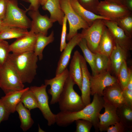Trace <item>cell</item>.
<instances>
[{
    "mask_svg": "<svg viewBox=\"0 0 132 132\" xmlns=\"http://www.w3.org/2000/svg\"><path fill=\"white\" fill-rule=\"evenodd\" d=\"M38 59L33 51L10 53L8 58L23 84L30 83L34 79L37 74Z\"/></svg>",
    "mask_w": 132,
    "mask_h": 132,
    "instance_id": "1",
    "label": "cell"
},
{
    "mask_svg": "<svg viewBox=\"0 0 132 132\" xmlns=\"http://www.w3.org/2000/svg\"><path fill=\"white\" fill-rule=\"evenodd\" d=\"M75 84L74 82L69 76L66 81L58 102L61 111H76L82 109L85 106L81 96L74 89Z\"/></svg>",
    "mask_w": 132,
    "mask_h": 132,
    "instance_id": "2",
    "label": "cell"
},
{
    "mask_svg": "<svg viewBox=\"0 0 132 132\" xmlns=\"http://www.w3.org/2000/svg\"><path fill=\"white\" fill-rule=\"evenodd\" d=\"M23 84L8 59L0 67V88L6 94L23 89L24 88Z\"/></svg>",
    "mask_w": 132,
    "mask_h": 132,
    "instance_id": "3",
    "label": "cell"
},
{
    "mask_svg": "<svg viewBox=\"0 0 132 132\" xmlns=\"http://www.w3.org/2000/svg\"><path fill=\"white\" fill-rule=\"evenodd\" d=\"M26 12L19 7L17 0H9L2 21L8 26L27 29L30 27L31 21L26 16Z\"/></svg>",
    "mask_w": 132,
    "mask_h": 132,
    "instance_id": "4",
    "label": "cell"
},
{
    "mask_svg": "<svg viewBox=\"0 0 132 132\" xmlns=\"http://www.w3.org/2000/svg\"><path fill=\"white\" fill-rule=\"evenodd\" d=\"M60 2L61 9L69 23V32L66 36V40L69 41L78 33V30L87 28L89 26L74 10L69 0H60Z\"/></svg>",
    "mask_w": 132,
    "mask_h": 132,
    "instance_id": "5",
    "label": "cell"
},
{
    "mask_svg": "<svg viewBox=\"0 0 132 132\" xmlns=\"http://www.w3.org/2000/svg\"><path fill=\"white\" fill-rule=\"evenodd\" d=\"M103 20H96L88 28L83 29L81 33L88 48L94 53L97 52L99 45L106 27Z\"/></svg>",
    "mask_w": 132,
    "mask_h": 132,
    "instance_id": "6",
    "label": "cell"
},
{
    "mask_svg": "<svg viewBox=\"0 0 132 132\" xmlns=\"http://www.w3.org/2000/svg\"><path fill=\"white\" fill-rule=\"evenodd\" d=\"M47 86L42 84L40 86H32L29 88L36 97L38 108L47 121L48 125L50 126L55 123V114L52 112L49 107V97L46 91Z\"/></svg>",
    "mask_w": 132,
    "mask_h": 132,
    "instance_id": "7",
    "label": "cell"
},
{
    "mask_svg": "<svg viewBox=\"0 0 132 132\" xmlns=\"http://www.w3.org/2000/svg\"><path fill=\"white\" fill-rule=\"evenodd\" d=\"M97 11L98 14L114 21L132 13L123 5L105 0L99 2Z\"/></svg>",
    "mask_w": 132,
    "mask_h": 132,
    "instance_id": "8",
    "label": "cell"
},
{
    "mask_svg": "<svg viewBox=\"0 0 132 132\" xmlns=\"http://www.w3.org/2000/svg\"><path fill=\"white\" fill-rule=\"evenodd\" d=\"M90 81L91 95L97 94L102 96L106 88L118 82L117 78L109 71L91 75Z\"/></svg>",
    "mask_w": 132,
    "mask_h": 132,
    "instance_id": "9",
    "label": "cell"
},
{
    "mask_svg": "<svg viewBox=\"0 0 132 132\" xmlns=\"http://www.w3.org/2000/svg\"><path fill=\"white\" fill-rule=\"evenodd\" d=\"M69 76V71L66 68L60 74L55 75L54 77L44 80V84L47 86H50L48 92L52 97L50 102L51 104L58 102L66 81Z\"/></svg>",
    "mask_w": 132,
    "mask_h": 132,
    "instance_id": "10",
    "label": "cell"
},
{
    "mask_svg": "<svg viewBox=\"0 0 132 132\" xmlns=\"http://www.w3.org/2000/svg\"><path fill=\"white\" fill-rule=\"evenodd\" d=\"M28 14L31 18V25L30 31L36 34L39 33L47 35L48 30L55 22L47 15H43L37 10H30Z\"/></svg>",
    "mask_w": 132,
    "mask_h": 132,
    "instance_id": "11",
    "label": "cell"
},
{
    "mask_svg": "<svg viewBox=\"0 0 132 132\" xmlns=\"http://www.w3.org/2000/svg\"><path fill=\"white\" fill-rule=\"evenodd\" d=\"M103 20L105 25L113 37L115 43L128 51L132 50V38L127 35L115 22L110 20Z\"/></svg>",
    "mask_w": 132,
    "mask_h": 132,
    "instance_id": "12",
    "label": "cell"
},
{
    "mask_svg": "<svg viewBox=\"0 0 132 132\" xmlns=\"http://www.w3.org/2000/svg\"><path fill=\"white\" fill-rule=\"evenodd\" d=\"M36 34L30 31L26 35L17 39L10 44V52L19 54L33 51Z\"/></svg>",
    "mask_w": 132,
    "mask_h": 132,
    "instance_id": "13",
    "label": "cell"
},
{
    "mask_svg": "<svg viewBox=\"0 0 132 132\" xmlns=\"http://www.w3.org/2000/svg\"><path fill=\"white\" fill-rule=\"evenodd\" d=\"M82 38L81 33H77L67 43L66 47L62 52L58 62L55 75L60 74L67 68L73 49L78 45Z\"/></svg>",
    "mask_w": 132,
    "mask_h": 132,
    "instance_id": "14",
    "label": "cell"
},
{
    "mask_svg": "<svg viewBox=\"0 0 132 132\" xmlns=\"http://www.w3.org/2000/svg\"><path fill=\"white\" fill-rule=\"evenodd\" d=\"M104 112L100 113L99 116L98 129L100 132L106 131L109 126L119 121L116 107L104 101Z\"/></svg>",
    "mask_w": 132,
    "mask_h": 132,
    "instance_id": "15",
    "label": "cell"
},
{
    "mask_svg": "<svg viewBox=\"0 0 132 132\" xmlns=\"http://www.w3.org/2000/svg\"><path fill=\"white\" fill-rule=\"evenodd\" d=\"M102 97L104 101L117 108L126 104L123 89L118 82L106 88L103 91Z\"/></svg>",
    "mask_w": 132,
    "mask_h": 132,
    "instance_id": "16",
    "label": "cell"
},
{
    "mask_svg": "<svg viewBox=\"0 0 132 132\" xmlns=\"http://www.w3.org/2000/svg\"><path fill=\"white\" fill-rule=\"evenodd\" d=\"M80 63L82 72V81L81 98L82 101L86 106L91 103L90 77L89 73L85 61L81 55Z\"/></svg>",
    "mask_w": 132,
    "mask_h": 132,
    "instance_id": "17",
    "label": "cell"
},
{
    "mask_svg": "<svg viewBox=\"0 0 132 132\" xmlns=\"http://www.w3.org/2000/svg\"><path fill=\"white\" fill-rule=\"evenodd\" d=\"M81 55L77 50L75 51L69 67V76L77 85L80 90L81 88L82 72L80 63Z\"/></svg>",
    "mask_w": 132,
    "mask_h": 132,
    "instance_id": "18",
    "label": "cell"
},
{
    "mask_svg": "<svg viewBox=\"0 0 132 132\" xmlns=\"http://www.w3.org/2000/svg\"><path fill=\"white\" fill-rule=\"evenodd\" d=\"M128 52L116 43L110 56L111 69L117 78L120 67L124 61L126 60Z\"/></svg>",
    "mask_w": 132,
    "mask_h": 132,
    "instance_id": "19",
    "label": "cell"
},
{
    "mask_svg": "<svg viewBox=\"0 0 132 132\" xmlns=\"http://www.w3.org/2000/svg\"><path fill=\"white\" fill-rule=\"evenodd\" d=\"M42 6L43 10L49 12L50 18L62 25L65 14L61 7L60 0H47Z\"/></svg>",
    "mask_w": 132,
    "mask_h": 132,
    "instance_id": "20",
    "label": "cell"
},
{
    "mask_svg": "<svg viewBox=\"0 0 132 132\" xmlns=\"http://www.w3.org/2000/svg\"><path fill=\"white\" fill-rule=\"evenodd\" d=\"M29 88L27 87L21 90L9 92L5 94L0 99L1 101L10 113H13L16 111V107L21 101L22 94Z\"/></svg>",
    "mask_w": 132,
    "mask_h": 132,
    "instance_id": "21",
    "label": "cell"
},
{
    "mask_svg": "<svg viewBox=\"0 0 132 132\" xmlns=\"http://www.w3.org/2000/svg\"><path fill=\"white\" fill-rule=\"evenodd\" d=\"M71 5L77 13L90 26L97 19L110 20L109 18L96 14L88 11L81 5L77 0H69Z\"/></svg>",
    "mask_w": 132,
    "mask_h": 132,
    "instance_id": "22",
    "label": "cell"
},
{
    "mask_svg": "<svg viewBox=\"0 0 132 132\" xmlns=\"http://www.w3.org/2000/svg\"><path fill=\"white\" fill-rule=\"evenodd\" d=\"M115 44L113 37L106 26L99 45L97 53L110 56Z\"/></svg>",
    "mask_w": 132,
    "mask_h": 132,
    "instance_id": "23",
    "label": "cell"
},
{
    "mask_svg": "<svg viewBox=\"0 0 132 132\" xmlns=\"http://www.w3.org/2000/svg\"><path fill=\"white\" fill-rule=\"evenodd\" d=\"M36 34V39L34 52L40 60L43 58V52L45 47L48 44L52 43L54 40V33L52 31L48 36L41 33Z\"/></svg>",
    "mask_w": 132,
    "mask_h": 132,
    "instance_id": "24",
    "label": "cell"
},
{
    "mask_svg": "<svg viewBox=\"0 0 132 132\" xmlns=\"http://www.w3.org/2000/svg\"><path fill=\"white\" fill-rule=\"evenodd\" d=\"M16 111L18 113L21 122L20 127L24 132L27 131L32 126L34 121L32 118L30 110L20 101L17 105Z\"/></svg>",
    "mask_w": 132,
    "mask_h": 132,
    "instance_id": "25",
    "label": "cell"
},
{
    "mask_svg": "<svg viewBox=\"0 0 132 132\" xmlns=\"http://www.w3.org/2000/svg\"><path fill=\"white\" fill-rule=\"evenodd\" d=\"M119 121L128 130L132 129V107L126 104L117 109Z\"/></svg>",
    "mask_w": 132,
    "mask_h": 132,
    "instance_id": "26",
    "label": "cell"
},
{
    "mask_svg": "<svg viewBox=\"0 0 132 132\" xmlns=\"http://www.w3.org/2000/svg\"><path fill=\"white\" fill-rule=\"evenodd\" d=\"M81 49L86 62H87L91 69L92 75L94 76L98 74L95 64V53L92 52L88 48L85 40L82 38L78 45Z\"/></svg>",
    "mask_w": 132,
    "mask_h": 132,
    "instance_id": "27",
    "label": "cell"
},
{
    "mask_svg": "<svg viewBox=\"0 0 132 132\" xmlns=\"http://www.w3.org/2000/svg\"><path fill=\"white\" fill-rule=\"evenodd\" d=\"M29 32L27 29L8 27L0 32V40L17 39L27 35Z\"/></svg>",
    "mask_w": 132,
    "mask_h": 132,
    "instance_id": "28",
    "label": "cell"
},
{
    "mask_svg": "<svg viewBox=\"0 0 132 132\" xmlns=\"http://www.w3.org/2000/svg\"><path fill=\"white\" fill-rule=\"evenodd\" d=\"M95 64L98 74L111 69L110 56L98 53H95Z\"/></svg>",
    "mask_w": 132,
    "mask_h": 132,
    "instance_id": "29",
    "label": "cell"
},
{
    "mask_svg": "<svg viewBox=\"0 0 132 132\" xmlns=\"http://www.w3.org/2000/svg\"><path fill=\"white\" fill-rule=\"evenodd\" d=\"M21 101L24 106L30 111L38 108L36 97L29 88L22 94Z\"/></svg>",
    "mask_w": 132,
    "mask_h": 132,
    "instance_id": "30",
    "label": "cell"
},
{
    "mask_svg": "<svg viewBox=\"0 0 132 132\" xmlns=\"http://www.w3.org/2000/svg\"><path fill=\"white\" fill-rule=\"evenodd\" d=\"M132 71L127 66L126 60L124 61L119 69L118 77V82L122 89L127 87Z\"/></svg>",
    "mask_w": 132,
    "mask_h": 132,
    "instance_id": "31",
    "label": "cell"
},
{
    "mask_svg": "<svg viewBox=\"0 0 132 132\" xmlns=\"http://www.w3.org/2000/svg\"><path fill=\"white\" fill-rule=\"evenodd\" d=\"M128 36L132 37V13L120 18L115 21Z\"/></svg>",
    "mask_w": 132,
    "mask_h": 132,
    "instance_id": "32",
    "label": "cell"
},
{
    "mask_svg": "<svg viewBox=\"0 0 132 132\" xmlns=\"http://www.w3.org/2000/svg\"><path fill=\"white\" fill-rule=\"evenodd\" d=\"M11 52L10 44L5 40H0V67L7 60Z\"/></svg>",
    "mask_w": 132,
    "mask_h": 132,
    "instance_id": "33",
    "label": "cell"
},
{
    "mask_svg": "<svg viewBox=\"0 0 132 132\" xmlns=\"http://www.w3.org/2000/svg\"><path fill=\"white\" fill-rule=\"evenodd\" d=\"M123 94L126 104L132 107V71L126 88L123 89Z\"/></svg>",
    "mask_w": 132,
    "mask_h": 132,
    "instance_id": "34",
    "label": "cell"
},
{
    "mask_svg": "<svg viewBox=\"0 0 132 132\" xmlns=\"http://www.w3.org/2000/svg\"><path fill=\"white\" fill-rule=\"evenodd\" d=\"M80 4L87 10L98 14L97 9L99 0H77Z\"/></svg>",
    "mask_w": 132,
    "mask_h": 132,
    "instance_id": "35",
    "label": "cell"
},
{
    "mask_svg": "<svg viewBox=\"0 0 132 132\" xmlns=\"http://www.w3.org/2000/svg\"><path fill=\"white\" fill-rule=\"evenodd\" d=\"M75 122L76 124V132H90L93 126L90 122L85 120H77Z\"/></svg>",
    "mask_w": 132,
    "mask_h": 132,
    "instance_id": "36",
    "label": "cell"
},
{
    "mask_svg": "<svg viewBox=\"0 0 132 132\" xmlns=\"http://www.w3.org/2000/svg\"><path fill=\"white\" fill-rule=\"evenodd\" d=\"M67 20L65 15L62 24V29L61 35L60 50L62 52L66 47L67 43L66 42L67 33Z\"/></svg>",
    "mask_w": 132,
    "mask_h": 132,
    "instance_id": "37",
    "label": "cell"
},
{
    "mask_svg": "<svg viewBox=\"0 0 132 132\" xmlns=\"http://www.w3.org/2000/svg\"><path fill=\"white\" fill-rule=\"evenodd\" d=\"M128 130L121 122L117 123L109 126L107 129V132H125Z\"/></svg>",
    "mask_w": 132,
    "mask_h": 132,
    "instance_id": "38",
    "label": "cell"
},
{
    "mask_svg": "<svg viewBox=\"0 0 132 132\" xmlns=\"http://www.w3.org/2000/svg\"><path fill=\"white\" fill-rule=\"evenodd\" d=\"M10 113L7 110L0 99V124L1 122L8 119Z\"/></svg>",
    "mask_w": 132,
    "mask_h": 132,
    "instance_id": "39",
    "label": "cell"
},
{
    "mask_svg": "<svg viewBox=\"0 0 132 132\" xmlns=\"http://www.w3.org/2000/svg\"><path fill=\"white\" fill-rule=\"evenodd\" d=\"M9 0H0V20H3L6 12Z\"/></svg>",
    "mask_w": 132,
    "mask_h": 132,
    "instance_id": "40",
    "label": "cell"
},
{
    "mask_svg": "<svg viewBox=\"0 0 132 132\" xmlns=\"http://www.w3.org/2000/svg\"><path fill=\"white\" fill-rule=\"evenodd\" d=\"M30 3L28 8L25 10L27 12L30 10H37L40 5V0H22Z\"/></svg>",
    "mask_w": 132,
    "mask_h": 132,
    "instance_id": "41",
    "label": "cell"
},
{
    "mask_svg": "<svg viewBox=\"0 0 132 132\" xmlns=\"http://www.w3.org/2000/svg\"><path fill=\"white\" fill-rule=\"evenodd\" d=\"M123 4L130 11H132V0H123Z\"/></svg>",
    "mask_w": 132,
    "mask_h": 132,
    "instance_id": "42",
    "label": "cell"
},
{
    "mask_svg": "<svg viewBox=\"0 0 132 132\" xmlns=\"http://www.w3.org/2000/svg\"><path fill=\"white\" fill-rule=\"evenodd\" d=\"M8 27L4 23L3 21L0 20V32L6 29Z\"/></svg>",
    "mask_w": 132,
    "mask_h": 132,
    "instance_id": "43",
    "label": "cell"
},
{
    "mask_svg": "<svg viewBox=\"0 0 132 132\" xmlns=\"http://www.w3.org/2000/svg\"><path fill=\"white\" fill-rule=\"evenodd\" d=\"M114 2L123 5V0H105Z\"/></svg>",
    "mask_w": 132,
    "mask_h": 132,
    "instance_id": "44",
    "label": "cell"
},
{
    "mask_svg": "<svg viewBox=\"0 0 132 132\" xmlns=\"http://www.w3.org/2000/svg\"><path fill=\"white\" fill-rule=\"evenodd\" d=\"M47 0H40V5L43 6Z\"/></svg>",
    "mask_w": 132,
    "mask_h": 132,
    "instance_id": "45",
    "label": "cell"
}]
</instances>
